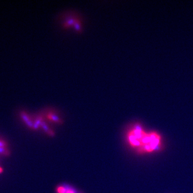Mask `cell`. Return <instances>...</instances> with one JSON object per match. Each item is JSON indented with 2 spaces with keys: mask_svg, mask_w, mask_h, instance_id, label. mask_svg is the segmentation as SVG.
I'll return each instance as SVG.
<instances>
[{
  "mask_svg": "<svg viewBox=\"0 0 193 193\" xmlns=\"http://www.w3.org/2000/svg\"><path fill=\"white\" fill-rule=\"evenodd\" d=\"M126 141L130 148L139 154L152 153L159 150L161 145V137L158 133L147 132L138 123L127 130Z\"/></svg>",
  "mask_w": 193,
  "mask_h": 193,
  "instance_id": "1",
  "label": "cell"
},
{
  "mask_svg": "<svg viewBox=\"0 0 193 193\" xmlns=\"http://www.w3.org/2000/svg\"><path fill=\"white\" fill-rule=\"evenodd\" d=\"M56 193H82L73 187L66 185H60L55 188Z\"/></svg>",
  "mask_w": 193,
  "mask_h": 193,
  "instance_id": "2",
  "label": "cell"
},
{
  "mask_svg": "<svg viewBox=\"0 0 193 193\" xmlns=\"http://www.w3.org/2000/svg\"><path fill=\"white\" fill-rule=\"evenodd\" d=\"M0 154H4V155H8L9 154L8 150L6 149V147H0Z\"/></svg>",
  "mask_w": 193,
  "mask_h": 193,
  "instance_id": "3",
  "label": "cell"
},
{
  "mask_svg": "<svg viewBox=\"0 0 193 193\" xmlns=\"http://www.w3.org/2000/svg\"><path fill=\"white\" fill-rule=\"evenodd\" d=\"M7 146V144L3 140H0V147H6Z\"/></svg>",
  "mask_w": 193,
  "mask_h": 193,
  "instance_id": "4",
  "label": "cell"
},
{
  "mask_svg": "<svg viewBox=\"0 0 193 193\" xmlns=\"http://www.w3.org/2000/svg\"><path fill=\"white\" fill-rule=\"evenodd\" d=\"M2 172H3V169H2L1 167H0V173H1Z\"/></svg>",
  "mask_w": 193,
  "mask_h": 193,
  "instance_id": "5",
  "label": "cell"
}]
</instances>
